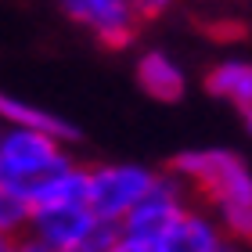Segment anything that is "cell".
<instances>
[{
	"label": "cell",
	"mask_w": 252,
	"mask_h": 252,
	"mask_svg": "<svg viewBox=\"0 0 252 252\" xmlns=\"http://www.w3.org/2000/svg\"><path fill=\"white\" fill-rule=\"evenodd\" d=\"M119 242V227L116 223H101L94 220V227L87 231V238L76 245V252H112V245Z\"/></svg>",
	"instance_id": "4fadbf2b"
},
{
	"label": "cell",
	"mask_w": 252,
	"mask_h": 252,
	"mask_svg": "<svg viewBox=\"0 0 252 252\" xmlns=\"http://www.w3.org/2000/svg\"><path fill=\"white\" fill-rule=\"evenodd\" d=\"M205 90H209L213 97L227 101V105L234 108H249L252 105V62L249 58H223L216 62L209 72H205Z\"/></svg>",
	"instance_id": "30bf717a"
},
{
	"label": "cell",
	"mask_w": 252,
	"mask_h": 252,
	"mask_svg": "<svg viewBox=\"0 0 252 252\" xmlns=\"http://www.w3.org/2000/svg\"><path fill=\"white\" fill-rule=\"evenodd\" d=\"M90 227H94V213L87 205H32L22 238L36 242L43 252H76Z\"/></svg>",
	"instance_id": "8992f818"
},
{
	"label": "cell",
	"mask_w": 252,
	"mask_h": 252,
	"mask_svg": "<svg viewBox=\"0 0 252 252\" xmlns=\"http://www.w3.org/2000/svg\"><path fill=\"white\" fill-rule=\"evenodd\" d=\"M158 169L141 162H101L87 169V209L101 223H123L126 213L148 194Z\"/></svg>",
	"instance_id": "3957f363"
},
{
	"label": "cell",
	"mask_w": 252,
	"mask_h": 252,
	"mask_svg": "<svg viewBox=\"0 0 252 252\" xmlns=\"http://www.w3.org/2000/svg\"><path fill=\"white\" fill-rule=\"evenodd\" d=\"M11 252H43L36 242H29V238H15V245H11Z\"/></svg>",
	"instance_id": "2e32d148"
},
{
	"label": "cell",
	"mask_w": 252,
	"mask_h": 252,
	"mask_svg": "<svg viewBox=\"0 0 252 252\" xmlns=\"http://www.w3.org/2000/svg\"><path fill=\"white\" fill-rule=\"evenodd\" d=\"M32 205H87V166L72 162L58 177H51L29 198V209Z\"/></svg>",
	"instance_id": "8fae6325"
},
{
	"label": "cell",
	"mask_w": 252,
	"mask_h": 252,
	"mask_svg": "<svg viewBox=\"0 0 252 252\" xmlns=\"http://www.w3.org/2000/svg\"><path fill=\"white\" fill-rule=\"evenodd\" d=\"M112 252H152V249L141 245V242H130V238H123V234H119V242L112 245Z\"/></svg>",
	"instance_id": "9a60e30c"
},
{
	"label": "cell",
	"mask_w": 252,
	"mask_h": 252,
	"mask_svg": "<svg viewBox=\"0 0 252 252\" xmlns=\"http://www.w3.org/2000/svg\"><path fill=\"white\" fill-rule=\"evenodd\" d=\"M29 213L32 209H29V202L22 198V194L0 188V234L22 238V234H26V227H29Z\"/></svg>",
	"instance_id": "7c38bea8"
},
{
	"label": "cell",
	"mask_w": 252,
	"mask_h": 252,
	"mask_svg": "<svg viewBox=\"0 0 252 252\" xmlns=\"http://www.w3.org/2000/svg\"><path fill=\"white\" fill-rule=\"evenodd\" d=\"M245 126H249V133H252V105L245 108Z\"/></svg>",
	"instance_id": "ac0fdd59"
},
{
	"label": "cell",
	"mask_w": 252,
	"mask_h": 252,
	"mask_svg": "<svg viewBox=\"0 0 252 252\" xmlns=\"http://www.w3.org/2000/svg\"><path fill=\"white\" fill-rule=\"evenodd\" d=\"M152 252H242V245L231 242V238L220 231V223H216L202 205H191L152 245Z\"/></svg>",
	"instance_id": "52a82bcc"
},
{
	"label": "cell",
	"mask_w": 252,
	"mask_h": 252,
	"mask_svg": "<svg viewBox=\"0 0 252 252\" xmlns=\"http://www.w3.org/2000/svg\"><path fill=\"white\" fill-rule=\"evenodd\" d=\"M58 4L76 26L94 32L112 51L130 47L137 29H141V18L133 15L130 0H58Z\"/></svg>",
	"instance_id": "5b68a950"
},
{
	"label": "cell",
	"mask_w": 252,
	"mask_h": 252,
	"mask_svg": "<svg viewBox=\"0 0 252 252\" xmlns=\"http://www.w3.org/2000/svg\"><path fill=\"white\" fill-rule=\"evenodd\" d=\"M72 166V155L62 141L36 130H7L0 126V188L32 198L51 177Z\"/></svg>",
	"instance_id": "7a4b0ae2"
},
{
	"label": "cell",
	"mask_w": 252,
	"mask_h": 252,
	"mask_svg": "<svg viewBox=\"0 0 252 252\" xmlns=\"http://www.w3.org/2000/svg\"><path fill=\"white\" fill-rule=\"evenodd\" d=\"M191 198H202V209L220 223L231 242H252V169L231 148H188L169 162Z\"/></svg>",
	"instance_id": "6da1fadb"
},
{
	"label": "cell",
	"mask_w": 252,
	"mask_h": 252,
	"mask_svg": "<svg viewBox=\"0 0 252 252\" xmlns=\"http://www.w3.org/2000/svg\"><path fill=\"white\" fill-rule=\"evenodd\" d=\"M177 0H130V7H133V15L148 22V18H158V15H166L169 7H173Z\"/></svg>",
	"instance_id": "5bb4252c"
},
{
	"label": "cell",
	"mask_w": 252,
	"mask_h": 252,
	"mask_svg": "<svg viewBox=\"0 0 252 252\" xmlns=\"http://www.w3.org/2000/svg\"><path fill=\"white\" fill-rule=\"evenodd\" d=\"M0 126L7 130H36V133H47L54 141H62L65 148L79 141V126L68 123L58 112L43 108V105H32V101L11 94V90H0Z\"/></svg>",
	"instance_id": "ba28073f"
},
{
	"label": "cell",
	"mask_w": 252,
	"mask_h": 252,
	"mask_svg": "<svg viewBox=\"0 0 252 252\" xmlns=\"http://www.w3.org/2000/svg\"><path fill=\"white\" fill-rule=\"evenodd\" d=\"M191 205H194L191 202V191L180 184L173 173H158L155 184L148 188V194L133 205L130 213H126V220L119 223V234L152 249L158 238H162L169 227L191 209Z\"/></svg>",
	"instance_id": "277c9868"
},
{
	"label": "cell",
	"mask_w": 252,
	"mask_h": 252,
	"mask_svg": "<svg viewBox=\"0 0 252 252\" xmlns=\"http://www.w3.org/2000/svg\"><path fill=\"white\" fill-rule=\"evenodd\" d=\"M133 72H137V87H141L148 97L162 101V105L180 101V97H184V90H188L184 68L169 58L166 51H144L141 58H137Z\"/></svg>",
	"instance_id": "9c48e42d"
},
{
	"label": "cell",
	"mask_w": 252,
	"mask_h": 252,
	"mask_svg": "<svg viewBox=\"0 0 252 252\" xmlns=\"http://www.w3.org/2000/svg\"><path fill=\"white\" fill-rule=\"evenodd\" d=\"M11 245H15V238H7V234H0V252H11Z\"/></svg>",
	"instance_id": "e0dca14e"
}]
</instances>
